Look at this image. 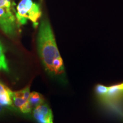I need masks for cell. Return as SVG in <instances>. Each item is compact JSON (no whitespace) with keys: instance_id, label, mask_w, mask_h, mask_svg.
<instances>
[{"instance_id":"ba28073f","label":"cell","mask_w":123,"mask_h":123,"mask_svg":"<svg viewBox=\"0 0 123 123\" xmlns=\"http://www.w3.org/2000/svg\"><path fill=\"white\" fill-rule=\"evenodd\" d=\"M28 101L32 108L41 105L44 102V99L42 95L37 92H31Z\"/></svg>"},{"instance_id":"8992f818","label":"cell","mask_w":123,"mask_h":123,"mask_svg":"<svg viewBox=\"0 0 123 123\" xmlns=\"http://www.w3.org/2000/svg\"><path fill=\"white\" fill-rule=\"evenodd\" d=\"M13 91L0 81V104L7 108H15L12 101Z\"/></svg>"},{"instance_id":"52a82bcc","label":"cell","mask_w":123,"mask_h":123,"mask_svg":"<svg viewBox=\"0 0 123 123\" xmlns=\"http://www.w3.org/2000/svg\"><path fill=\"white\" fill-rule=\"evenodd\" d=\"M123 97V82L108 86L107 94L103 100L104 101H112L120 99Z\"/></svg>"},{"instance_id":"30bf717a","label":"cell","mask_w":123,"mask_h":123,"mask_svg":"<svg viewBox=\"0 0 123 123\" xmlns=\"http://www.w3.org/2000/svg\"><path fill=\"white\" fill-rule=\"evenodd\" d=\"M108 89V86H105L100 84H97L95 88V93L98 97L103 99L107 94Z\"/></svg>"},{"instance_id":"7c38bea8","label":"cell","mask_w":123,"mask_h":123,"mask_svg":"<svg viewBox=\"0 0 123 123\" xmlns=\"http://www.w3.org/2000/svg\"><path fill=\"white\" fill-rule=\"evenodd\" d=\"M5 109V107H4V106L0 104V114H1V113L4 112Z\"/></svg>"},{"instance_id":"6da1fadb","label":"cell","mask_w":123,"mask_h":123,"mask_svg":"<svg viewBox=\"0 0 123 123\" xmlns=\"http://www.w3.org/2000/svg\"><path fill=\"white\" fill-rule=\"evenodd\" d=\"M37 49L44 70L50 77L62 85L67 84L65 68L50 23L42 20L37 35Z\"/></svg>"},{"instance_id":"9c48e42d","label":"cell","mask_w":123,"mask_h":123,"mask_svg":"<svg viewBox=\"0 0 123 123\" xmlns=\"http://www.w3.org/2000/svg\"><path fill=\"white\" fill-rule=\"evenodd\" d=\"M1 71L9 72V68L7 60L6 59L5 54L4 46L0 41V71Z\"/></svg>"},{"instance_id":"277c9868","label":"cell","mask_w":123,"mask_h":123,"mask_svg":"<svg viewBox=\"0 0 123 123\" xmlns=\"http://www.w3.org/2000/svg\"><path fill=\"white\" fill-rule=\"evenodd\" d=\"M33 115L37 123H53V112L50 107L44 103L34 108Z\"/></svg>"},{"instance_id":"8fae6325","label":"cell","mask_w":123,"mask_h":123,"mask_svg":"<svg viewBox=\"0 0 123 123\" xmlns=\"http://www.w3.org/2000/svg\"><path fill=\"white\" fill-rule=\"evenodd\" d=\"M31 110L32 107L31 106L30 104L29 103V101H27V102L21 108L19 111L24 113H30V112L31 111Z\"/></svg>"},{"instance_id":"5b68a950","label":"cell","mask_w":123,"mask_h":123,"mask_svg":"<svg viewBox=\"0 0 123 123\" xmlns=\"http://www.w3.org/2000/svg\"><path fill=\"white\" fill-rule=\"evenodd\" d=\"M30 93L29 86L18 91L13 92L12 101L15 108H16L19 110L28 101Z\"/></svg>"},{"instance_id":"7a4b0ae2","label":"cell","mask_w":123,"mask_h":123,"mask_svg":"<svg viewBox=\"0 0 123 123\" xmlns=\"http://www.w3.org/2000/svg\"><path fill=\"white\" fill-rule=\"evenodd\" d=\"M13 0H0V29L10 38L17 34L18 25Z\"/></svg>"},{"instance_id":"3957f363","label":"cell","mask_w":123,"mask_h":123,"mask_svg":"<svg viewBox=\"0 0 123 123\" xmlns=\"http://www.w3.org/2000/svg\"><path fill=\"white\" fill-rule=\"evenodd\" d=\"M42 15L39 4L34 2L33 0H21L17 6L15 18L20 25H25L30 20L34 26H37L38 21Z\"/></svg>"}]
</instances>
